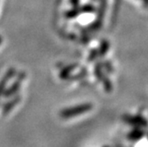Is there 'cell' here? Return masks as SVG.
Returning <instances> with one entry per match:
<instances>
[{
	"instance_id": "cell-11",
	"label": "cell",
	"mask_w": 148,
	"mask_h": 147,
	"mask_svg": "<svg viewBox=\"0 0 148 147\" xmlns=\"http://www.w3.org/2000/svg\"><path fill=\"white\" fill-rule=\"evenodd\" d=\"M2 43V37H0V44Z\"/></svg>"
},
{
	"instance_id": "cell-9",
	"label": "cell",
	"mask_w": 148,
	"mask_h": 147,
	"mask_svg": "<svg viewBox=\"0 0 148 147\" xmlns=\"http://www.w3.org/2000/svg\"><path fill=\"white\" fill-rule=\"evenodd\" d=\"M71 1H72V3H73L75 5H77V2H78V0H71Z\"/></svg>"
},
{
	"instance_id": "cell-1",
	"label": "cell",
	"mask_w": 148,
	"mask_h": 147,
	"mask_svg": "<svg viewBox=\"0 0 148 147\" xmlns=\"http://www.w3.org/2000/svg\"><path fill=\"white\" fill-rule=\"evenodd\" d=\"M91 108H92L91 104H82L79 105H75V106H72V107L64 109L60 113V116L66 119L71 118L78 114H82L86 112H89L90 110H91Z\"/></svg>"
},
{
	"instance_id": "cell-2",
	"label": "cell",
	"mask_w": 148,
	"mask_h": 147,
	"mask_svg": "<svg viewBox=\"0 0 148 147\" xmlns=\"http://www.w3.org/2000/svg\"><path fill=\"white\" fill-rule=\"evenodd\" d=\"M26 77V74L25 73H20L15 80V82L13 83L8 89H5V92H4V95L5 97H11L12 96L13 94H15V93L19 90L24 78Z\"/></svg>"
},
{
	"instance_id": "cell-10",
	"label": "cell",
	"mask_w": 148,
	"mask_h": 147,
	"mask_svg": "<svg viewBox=\"0 0 148 147\" xmlns=\"http://www.w3.org/2000/svg\"><path fill=\"white\" fill-rule=\"evenodd\" d=\"M143 1H144L145 4H148V0H143Z\"/></svg>"
},
{
	"instance_id": "cell-6",
	"label": "cell",
	"mask_w": 148,
	"mask_h": 147,
	"mask_svg": "<svg viewBox=\"0 0 148 147\" xmlns=\"http://www.w3.org/2000/svg\"><path fill=\"white\" fill-rule=\"evenodd\" d=\"M75 68L74 66H68V68H64L62 71H61V73H60V77L61 78H66L69 75V74H70V72L74 69Z\"/></svg>"
},
{
	"instance_id": "cell-3",
	"label": "cell",
	"mask_w": 148,
	"mask_h": 147,
	"mask_svg": "<svg viewBox=\"0 0 148 147\" xmlns=\"http://www.w3.org/2000/svg\"><path fill=\"white\" fill-rule=\"evenodd\" d=\"M15 70L14 68H10L3 76V78L0 80V96H1L5 90V87H6V83L9 82V80L15 75Z\"/></svg>"
},
{
	"instance_id": "cell-4",
	"label": "cell",
	"mask_w": 148,
	"mask_h": 147,
	"mask_svg": "<svg viewBox=\"0 0 148 147\" xmlns=\"http://www.w3.org/2000/svg\"><path fill=\"white\" fill-rule=\"evenodd\" d=\"M124 120L128 123H131L132 125H137L140 127H146L147 122L142 117L139 116H125Z\"/></svg>"
},
{
	"instance_id": "cell-7",
	"label": "cell",
	"mask_w": 148,
	"mask_h": 147,
	"mask_svg": "<svg viewBox=\"0 0 148 147\" xmlns=\"http://www.w3.org/2000/svg\"><path fill=\"white\" fill-rule=\"evenodd\" d=\"M109 49V44L108 42H106V41H103L102 44H101V46H100V50H99V54L100 55H104L105 53L108 51Z\"/></svg>"
},
{
	"instance_id": "cell-8",
	"label": "cell",
	"mask_w": 148,
	"mask_h": 147,
	"mask_svg": "<svg viewBox=\"0 0 148 147\" xmlns=\"http://www.w3.org/2000/svg\"><path fill=\"white\" fill-rule=\"evenodd\" d=\"M142 134H143L142 131L136 130V132H133L132 134H131V137H132V138H134V139H136V138H138Z\"/></svg>"
},
{
	"instance_id": "cell-5",
	"label": "cell",
	"mask_w": 148,
	"mask_h": 147,
	"mask_svg": "<svg viewBox=\"0 0 148 147\" xmlns=\"http://www.w3.org/2000/svg\"><path fill=\"white\" fill-rule=\"evenodd\" d=\"M19 101H20V97H16L15 98H13L12 100H11L9 103H7L4 106V114H6L7 113H9L18 104Z\"/></svg>"
}]
</instances>
